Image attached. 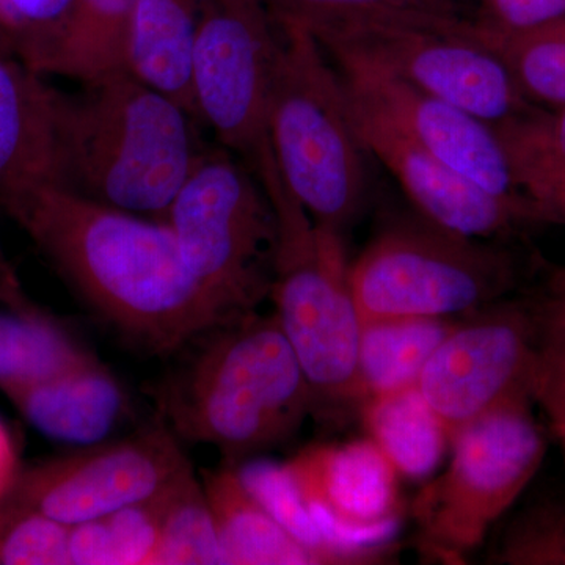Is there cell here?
I'll list each match as a JSON object with an SVG mask.
<instances>
[{
  "instance_id": "obj_1",
  "label": "cell",
  "mask_w": 565,
  "mask_h": 565,
  "mask_svg": "<svg viewBox=\"0 0 565 565\" xmlns=\"http://www.w3.org/2000/svg\"><path fill=\"white\" fill-rule=\"evenodd\" d=\"M0 206L35 241L88 307L158 355L188 348L222 321L166 222L106 206L57 184Z\"/></svg>"
},
{
  "instance_id": "obj_2",
  "label": "cell",
  "mask_w": 565,
  "mask_h": 565,
  "mask_svg": "<svg viewBox=\"0 0 565 565\" xmlns=\"http://www.w3.org/2000/svg\"><path fill=\"white\" fill-rule=\"evenodd\" d=\"M193 343L159 396L180 437L214 446L236 467L288 441L311 415L310 386L277 316L253 311Z\"/></svg>"
},
{
  "instance_id": "obj_3",
  "label": "cell",
  "mask_w": 565,
  "mask_h": 565,
  "mask_svg": "<svg viewBox=\"0 0 565 565\" xmlns=\"http://www.w3.org/2000/svg\"><path fill=\"white\" fill-rule=\"evenodd\" d=\"M84 85L66 102L63 188L163 222L203 154L195 118L126 71Z\"/></svg>"
},
{
  "instance_id": "obj_4",
  "label": "cell",
  "mask_w": 565,
  "mask_h": 565,
  "mask_svg": "<svg viewBox=\"0 0 565 565\" xmlns=\"http://www.w3.org/2000/svg\"><path fill=\"white\" fill-rule=\"evenodd\" d=\"M253 172L274 204L278 247L270 299L310 386L319 422L340 424L359 415L356 379L362 319L351 285L343 234L318 225L282 182L273 152Z\"/></svg>"
},
{
  "instance_id": "obj_5",
  "label": "cell",
  "mask_w": 565,
  "mask_h": 565,
  "mask_svg": "<svg viewBox=\"0 0 565 565\" xmlns=\"http://www.w3.org/2000/svg\"><path fill=\"white\" fill-rule=\"evenodd\" d=\"M275 25L267 143L294 199L318 225L344 234L363 210L367 152L340 74L319 41L297 25Z\"/></svg>"
},
{
  "instance_id": "obj_6",
  "label": "cell",
  "mask_w": 565,
  "mask_h": 565,
  "mask_svg": "<svg viewBox=\"0 0 565 565\" xmlns=\"http://www.w3.org/2000/svg\"><path fill=\"white\" fill-rule=\"evenodd\" d=\"M520 396L452 437L451 459L416 493L411 515L415 548L427 563L460 565L515 504L544 462L548 440Z\"/></svg>"
},
{
  "instance_id": "obj_7",
  "label": "cell",
  "mask_w": 565,
  "mask_h": 565,
  "mask_svg": "<svg viewBox=\"0 0 565 565\" xmlns=\"http://www.w3.org/2000/svg\"><path fill=\"white\" fill-rule=\"evenodd\" d=\"M247 167L203 151L163 218L223 322L258 311L273 288L277 214Z\"/></svg>"
},
{
  "instance_id": "obj_8",
  "label": "cell",
  "mask_w": 565,
  "mask_h": 565,
  "mask_svg": "<svg viewBox=\"0 0 565 565\" xmlns=\"http://www.w3.org/2000/svg\"><path fill=\"white\" fill-rule=\"evenodd\" d=\"M522 269L492 241L471 239L433 223L386 226L351 263L360 319L460 318L512 296Z\"/></svg>"
},
{
  "instance_id": "obj_9",
  "label": "cell",
  "mask_w": 565,
  "mask_h": 565,
  "mask_svg": "<svg viewBox=\"0 0 565 565\" xmlns=\"http://www.w3.org/2000/svg\"><path fill=\"white\" fill-rule=\"evenodd\" d=\"M330 57H349L470 111L494 128L533 109L481 22L459 13L393 14L311 33Z\"/></svg>"
},
{
  "instance_id": "obj_10",
  "label": "cell",
  "mask_w": 565,
  "mask_h": 565,
  "mask_svg": "<svg viewBox=\"0 0 565 565\" xmlns=\"http://www.w3.org/2000/svg\"><path fill=\"white\" fill-rule=\"evenodd\" d=\"M278 32L263 0H202L193 51L196 120L247 166L267 143Z\"/></svg>"
},
{
  "instance_id": "obj_11",
  "label": "cell",
  "mask_w": 565,
  "mask_h": 565,
  "mask_svg": "<svg viewBox=\"0 0 565 565\" xmlns=\"http://www.w3.org/2000/svg\"><path fill=\"white\" fill-rule=\"evenodd\" d=\"M534 323L526 297H505L460 316L416 388L449 437L520 396L533 397Z\"/></svg>"
},
{
  "instance_id": "obj_12",
  "label": "cell",
  "mask_w": 565,
  "mask_h": 565,
  "mask_svg": "<svg viewBox=\"0 0 565 565\" xmlns=\"http://www.w3.org/2000/svg\"><path fill=\"white\" fill-rule=\"evenodd\" d=\"M174 435L163 427L87 446L17 478L14 504L76 526L150 500L191 470Z\"/></svg>"
},
{
  "instance_id": "obj_13",
  "label": "cell",
  "mask_w": 565,
  "mask_h": 565,
  "mask_svg": "<svg viewBox=\"0 0 565 565\" xmlns=\"http://www.w3.org/2000/svg\"><path fill=\"white\" fill-rule=\"evenodd\" d=\"M286 465L319 530L349 565L392 557L401 476L373 440L308 446Z\"/></svg>"
},
{
  "instance_id": "obj_14",
  "label": "cell",
  "mask_w": 565,
  "mask_h": 565,
  "mask_svg": "<svg viewBox=\"0 0 565 565\" xmlns=\"http://www.w3.org/2000/svg\"><path fill=\"white\" fill-rule=\"evenodd\" d=\"M330 61L352 98L373 107L435 159L493 195L531 202L516 182L511 156L494 126L370 63L349 57Z\"/></svg>"
},
{
  "instance_id": "obj_15",
  "label": "cell",
  "mask_w": 565,
  "mask_h": 565,
  "mask_svg": "<svg viewBox=\"0 0 565 565\" xmlns=\"http://www.w3.org/2000/svg\"><path fill=\"white\" fill-rule=\"evenodd\" d=\"M345 95L364 150L392 173L424 221L492 243L545 222L535 204L487 192L423 150L373 107Z\"/></svg>"
},
{
  "instance_id": "obj_16",
  "label": "cell",
  "mask_w": 565,
  "mask_h": 565,
  "mask_svg": "<svg viewBox=\"0 0 565 565\" xmlns=\"http://www.w3.org/2000/svg\"><path fill=\"white\" fill-rule=\"evenodd\" d=\"M44 74L0 57V200L35 185H62L66 102Z\"/></svg>"
},
{
  "instance_id": "obj_17",
  "label": "cell",
  "mask_w": 565,
  "mask_h": 565,
  "mask_svg": "<svg viewBox=\"0 0 565 565\" xmlns=\"http://www.w3.org/2000/svg\"><path fill=\"white\" fill-rule=\"evenodd\" d=\"M10 399L33 427L63 444H104L128 412L120 382L98 359Z\"/></svg>"
},
{
  "instance_id": "obj_18",
  "label": "cell",
  "mask_w": 565,
  "mask_h": 565,
  "mask_svg": "<svg viewBox=\"0 0 565 565\" xmlns=\"http://www.w3.org/2000/svg\"><path fill=\"white\" fill-rule=\"evenodd\" d=\"M200 10L202 0H137L125 46L126 73L169 96L195 120L192 65Z\"/></svg>"
},
{
  "instance_id": "obj_19",
  "label": "cell",
  "mask_w": 565,
  "mask_h": 565,
  "mask_svg": "<svg viewBox=\"0 0 565 565\" xmlns=\"http://www.w3.org/2000/svg\"><path fill=\"white\" fill-rule=\"evenodd\" d=\"M202 476L223 564H319L318 557L296 541L245 489L233 465L203 471Z\"/></svg>"
},
{
  "instance_id": "obj_20",
  "label": "cell",
  "mask_w": 565,
  "mask_h": 565,
  "mask_svg": "<svg viewBox=\"0 0 565 565\" xmlns=\"http://www.w3.org/2000/svg\"><path fill=\"white\" fill-rule=\"evenodd\" d=\"M457 319L388 318L362 322L356 352L362 404L416 386L430 355Z\"/></svg>"
},
{
  "instance_id": "obj_21",
  "label": "cell",
  "mask_w": 565,
  "mask_h": 565,
  "mask_svg": "<svg viewBox=\"0 0 565 565\" xmlns=\"http://www.w3.org/2000/svg\"><path fill=\"white\" fill-rule=\"evenodd\" d=\"M359 416L401 479L429 481L451 448L448 430L416 386L366 401Z\"/></svg>"
},
{
  "instance_id": "obj_22",
  "label": "cell",
  "mask_w": 565,
  "mask_h": 565,
  "mask_svg": "<svg viewBox=\"0 0 565 565\" xmlns=\"http://www.w3.org/2000/svg\"><path fill=\"white\" fill-rule=\"evenodd\" d=\"M93 360L95 355L44 316L0 315V390L9 397Z\"/></svg>"
},
{
  "instance_id": "obj_23",
  "label": "cell",
  "mask_w": 565,
  "mask_h": 565,
  "mask_svg": "<svg viewBox=\"0 0 565 565\" xmlns=\"http://www.w3.org/2000/svg\"><path fill=\"white\" fill-rule=\"evenodd\" d=\"M137 0H74L51 74L90 82L125 71V46Z\"/></svg>"
},
{
  "instance_id": "obj_24",
  "label": "cell",
  "mask_w": 565,
  "mask_h": 565,
  "mask_svg": "<svg viewBox=\"0 0 565 565\" xmlns=\"http://www.w3.org/2000/svg\"><path fill=\"white\" fill-rule=\"evenodd\" d=\"M481 32L527 103L541 104L546 110L565 107V18L515 32L481 22Z\"/></svg>"
},
{
  "instance_id": "obj_25",
  "label": "cell",
  "mask_w": 565,
  "mask_h": 565,
  "mask_svg": "<svg viewBox=\"0 0 565 565\" xmlns=\"http://www.w3.org/2000/svg\"><path fill=\"white\" fill-rule=\"evenodd\" d=\"M162 492L102 519L71 526V564L152 565L161 526Z\"/></svg>"
},
{
  "instance_id": "obj_26",
  "label": "cell",
  "mask_w": 565,
  "mask_h": 565,
  "mask_svg": "<svg viewBox=\"0 0 565 565\" xmlns=\"http://www.w3.org/2000/svg\"><path fill=\"white\" fill-rule=\"evenodd\" d=\"M223 564L203 486L185 471L162 492L161 526L152 565Z\"/></svg>"
},
{
  "instance_id": "obj_27",
  "label": "cell",
  "mask_w": 565,
  "mask_h": 565,
  "mask_svg": "<svg viewBox=\"0 0 565 565\" xmlns=\"http://www.w3.org/2000/svg\"><path fill=\"white\" fill-rule=\"evenodd\" d=\"M526 299L534 323L533 399L550 423L565 422V269Z\"/></svg>"
},
{
  "instance_id": "obj_28",
  "label": "cell",
  "mask_w": 565,
  "mask_h": 565,
  "mask_svg": "<svg viewBox=\"0 0 565 565\" xmlns=\"http://www.w3.org/2000/svg\"><path fill=\"white\" fill-rule=\"evenodd\" d=\"M234 468L245 489L296 541L318 557L319 564H348L319 530L288 465L248 459Z\"/></svg>"
},
{
  "instance_id": "obj_29",
  "label": "cell",
  "mask_w": 565,
  "mask_h": 565,
  "mask_svg": "<svg viewBox=\"0 0 565 565\" xmlns=\"http://www.w3.org/2000/svg\"><path fill=\"white\" fill-rule=\"evenodd\" d=\"M490 564L565 565V498L526 504L504 526Z\"/></svg>"
},
{
  "instance_id": "obj_30",
  "label": "cell",
  "mask_w": 565,
  "mask_h": 565,
  "mask_svg": "<svg viewBox=\"0 0 565 565\" xmlns=\"http://www.w3.org/2000/svg\"><path fill=\"white\" fill-rule=\"evenodd\" d=\"M511 156L516 182L545 222L565 225V158L535 139L522 117L497 128Z\"/></svg>"
},
{
  "instance_id": "obj_31",
  "label": "cell",
  "mask_w": 565,
  "mask_h": 565,
  "mask_svg": "<svg viewBox=\"0 0 565 565\" xmlns=\"http://www.w3.org/2000/svg\"><path fill=\"white\" fill-rule=\"evenodd\" d=\"M275 24H291L310 33L349 22L393 14L457 13L452 0H263Z\"/></svg>"
},
{
  "instance_id": "obj_32",
  "label": "cell",
  "mask_w": 565,
  "mask_h": 565,
  "mask_svg": "<svg viewBox=\"0 0 565 565\" xmlns=\"http://www.w3.org/2000/svg\"><path fill=\"white\" fill-rule=\"evenodd\" d=\"M74 0H0L14 57L50 76Z\"/></svg>"
},
{
  "instance_id": "obj_33",
  "label": "cell",
  "mask_w": 565,
  "mask_h": 565,
  "mask_svg": "<svg viewBox=\"0 0 565 565\" xmlns=\"http://www.w3.org/2000/svg\"><path fill=\"white\" fill-rule=\"evenodd\" d=\"M71 526L13 504L0 514V564L65 565Z\"/></svg>"
},
{
  "instance_id": "obj_34",
  "label": "cell",
  "mask_w": 565,
  "mask_h": 565,
  "mask_svg": "<svg viewBox=\"0 0 565 565\" xmlns=\"http://www.w3.org/2000/svg\"><path fill=\"white\" fill-rule=\"evenodd\" d=\"M490 28L498 31H526L564 20L565 0H487Z\"/></svg>"
},
{
  "instance_id": "obj_35",
  "label": "cell",
  "mask_w": 565,
  "mask_h": 565,
  "mask_svg": "<svg viewBox=\"0 0 565 565\" xmlns=\"http://www.w3.org/2000/svg\"><path fill=\"white\" fill-rule=\"evenodd\" d=\"M522 121L535 139L565 158V107L553 110L531 109L523 115Z\"/></svg>"
},
{
  "instance_id": "obj_36",
  "label": "cell",
  "mask_w": 565,
  "mask_h": 565,
  "mask_svg": "<svg viewBox=\"0 0 565 565\" xmlns=\"http://www.w3.org/2000/svg\"><path fill=\"white\" fill-rule=\"evenodd\" d=\"M17 449L11 435L0 422V503L9 497L11 487L17 481Z\"/></svg>"
},
{
  "instance_id": "obj_37",
  "label": "cell",
  "mask_w": 565,
  "mask_h": 565,
  "mask_svg": "<svg viewBox=\"0 0 565 565\" xmlns=\"http://www.w3.org/2000/svg\"><path fill=\"white\" fill-rule=\"evenodd\" d=\"M0 57H14L13 44H11L2 11H0Z\"/></svg>"
},
{
  "instance_id": "obj_38",
  "label": "cell",
  "mask_w": 565,
  "mask_h": 565,
  "mask_svg": "<svg viewBox=\"0 0 565 565\" xmlns=\"http://www.w3.org/2000/svg\"><path fill=\"white\" fill-rule=\"evenodd\" d=\"M550 424H552L553 434L556 435L557 440H559L561 446H563L565 455V422H555Z\"/></svg>"
}]
</instances>
